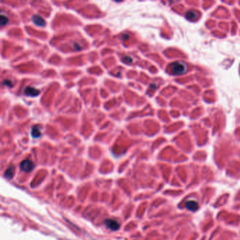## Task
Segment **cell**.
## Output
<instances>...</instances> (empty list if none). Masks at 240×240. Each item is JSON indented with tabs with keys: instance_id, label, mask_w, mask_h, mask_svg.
<instances>
[{
	"instance_id": "1",
	"label": "cell",
	"mask_w": 240,
	"mask_h": 240,
	"mask_svg": "<svg viewBox=\"0 0 240 240\" xmlns=\"http://www.w3.org/2000/svg\"><path fill=\"white\" fill-rule=\"evenodd\" d=\"M187 65L183 61H175L168 66V71L174 75H180L187 71Z\"/></svg>"
},
{
	"instance_id": "10",
	"label": "cell",
	"mask_w": 240,
	"mask_h": 240,
	"mask_svg": "<svg viewBox=\"0 0 240 240\" xmlns=\"http://www.w3.org/2000/svg\"><path fill=\"white\" fill-rule=\"evenodd\" d=\"M8 22H9V19L7 18V16H4L2 13L1 18H0V24H1V26H6V25L8 23Z\"/></svg>"
},
{
	"instance_id": "7",
	"label": "cell",
	"mask_w": 240,
	"mask_h": 240,
	"mask_svg": "<svg viewBox=\"0 0 240 240\" xmlns=\"http://www.w3.org/2000/svg\"><path fill=\"white\" fill-rule=\"evenodd\" d=\"M199 16V13L197 12V11H193L190 10L189 12H187L186 13V18L190 21H194V20H197L198 19Z\"/></svg>"
},
{
	"instance_id": "8",
	"label": "cell",
	"mask_w": 240,
	"mask_h": 240,
	"mask_svg": "<svg viewBox=\"0 0 240 240\" xmlns=\"http://www.w3.org/2000/svg\"><path fill=\"white\" fill-rule=\"evenodd\" d=\"M31 135L33 138H39L41 136V130L38 125H34L31 129Z\"/></svg>"
},
{
	"instance_id": "5",
	"label": "cell",
	"mask_w": 240,
	"mask_h": 240,
	"mask_svg": "<svg viewBox=\"0 0 240 240\" xmlns=\"http://www.w3.org/2000/svg\"><path fill=\"white\" fill-rule=\"evenodd\" d=\"M185 207L191 211H196L199 208V204L195 201H188L185 203Z\"/></svg>"
},
{
	"instance_id": "2",
	"label": "cell",
	"mask_w": 240,
	"mask_h": 240,
	"mask_svg": "<svg viewBox=\"0 0 240 240\" xmlns=\"http://www.w3.org/2000/svg\"><path fill=\"white\" fill-rule=\"evenodd\" d=\"M20 167H21V169L23 170V171L28 172L32 171L33 168H34V164H33V163L30 160L26 159V160L23 161L21 163Z\"/></svg>"
},
{
	"instance_id": "12",
	"label": "cell",
	"mask_w": 240,
	"mask_h": 240,
	"mask_svg": "<svg viewBox=\"0 0 240 240\" xmlns=\"http://www.w3.org/2000/svg\"><path fill=\"white\" fill-rule=\"evenodd\" d=\"M123 61H125V62H127V63H131L132 59H131L130 57H125L123 58Z\"/></svg>"
},
{
	"instance_id": "6",
	"label": "cell",
	"mask_w": 240,
	"mask_h": 240,
	"mask_svg": "<svg viewBox=\"0 0 240 240\" xmlns=\"http://www.w3.org/2000/svg\"><path fill=\"white\" fill-rule=\"evenodd\" d=\"M33 21L36 26H40V27H43L45 26V21H44V19L42 17L40 16L39 15H34L33 16Z\"/></svg>"
},
{
	"instance_id": "4",
	"label": "cell",
	"mask_w": 240,
	"mask_h": 240,
	"mask_svg": "<svg viewBox=\"0 0 240 240\" xmlns=\"http://www.w3.org/2000/svg\"><path fill=\"white\" fill-rule=\"evenodd\" d=\"M24 94L29 96H36L40 94V91L37 89L33 87H26L24 89Z\"/></svg>"
},
{
	"instance_id": "11",
	"label": "cell",
	"mask_w": 240,
	"mask_h": 240,
	"mask_svg": "<svg viewBox=\"0 0 240 240\" xmlns=\"http://www.w3.org/2000/svg\"><path fill=\"white\" fill-rule=\"evenodd\" d=\"M2 84H3L4 85H6V86L11 87V86H12V82H11L10 80H4L3 82H2Z\"/></svg>"
},
{
	"instance_id": "3",
	"label": "cell",
	"mask_w": 240,
	"mask_h": 240,
	"mask_svg": "<svg viewBox=\"0 0 240 240\" xmlns=\"http://www.w3.org/2000/svg\"><path fill=\"white\" fill-rule=\"evenodd\" d=\"M105 225H106V227L110 230L113 231L118 230L120 228V224L118 223V221H115L113 219H107L105 221Z\"/></svg>"
},
{
	"instance_id": "9",
	"label": "cell",
	"mask_w": 240,
	"mask_h": 240,
	"mask_svg": "<svg viewBox=\"0 0 240 240\" xmlns=\"http://www.w3.org/2000/svg\"><path fill=\"white\" fill-rule=\"evenodd\" d=\"M14 172H15L14 168L10 167L6 170L5 173H4V176H5L6 178H12L13 176H14Z\"/></svg>"
}]
</instances>
